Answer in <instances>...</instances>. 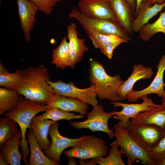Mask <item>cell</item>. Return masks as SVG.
Segmentation results:
<instances>
[{
    "label": "cell",
    "instance_id": "42",
    "mask_svg": "<svg viewBox=\"0 0 165 165\" xmlns=\"http://www.w3.org/2000/svg\"><path fill=\"white\" fill-rule=\"evenodd\" d=\"M164 129H165V127H164Z\"/></svg>",
    "mask_w": 165,
    "mask_h": 165
},
{
    "label": "cell",
    "instance_id": "30",
    "mask_svg": "<svg viewBox=\"0 0 165 165\" xmlns=\"http://www.w3.org/2000/svg\"><path fill=\"white\" fill-rule=\"evenodd\" d=\"M16 122L12 118L4 116L0 120V148L18 132Z\"/></svg>",
    "mask_w": 165,
    "mask_h": 165
},
{
    "label": "cell",
    "instance_id": "19",
    "mask_svg": "<svg viewBox=\"0 0 165 165\" xmlns=\"http://www.w3.org/2000/svg\"><path fill=\"white\" fill-rule=\"evenodd\" d=\"M88 105L78 99L55 94L46 105L48 108H58L64 111L75 112L83 115L87 112Z\"/></svg>",
    "mask_w": 165,
    "mask_h": 165
},
{
    "label": "cell",
    "instance_id": "18",
    "mask_svg": "<svg viewBox=\"0 0 165 165\" xmlns=\"http://www.w3.org/2000/svg\"><path fill=\"white\" fill-rule=\"evenodd\" d=\"M109 0L119 25L128 34L132 35L134 14L130 6L125 0Z\"/></svg>",
    "mask_w": 165,
    "mask_h": 165
},
{
    "label": "cell",
    "instance_id": "22",
    "mask_svg": "<svg viewBox=\"0 0 165 165\" xmlns=\"http://www.w3.org/2000/svg\"><path fill=\"white\" fill-rule=\"evenodd\" d=\"M22 137L20 129L15 135L8 140L1 148L0 156L9 164H21L23 155L19 151V146Z\"/></svg>",
    "mask_w": 165,
    "mask_h": 165
},
{
    "label": "cell",
    "instance_id": "13",
    "mask_svg": "<svg viewBox=\"0 0 165 165\" xmlns=\"http://www.w3.org/2000/svg\"><path fill=\"white\" fill-rule=\"evenodd\" d=\"M156 75L149 85L146 88L140 90H133L126 97L130 102H135L143 96L150 94H155L162 97L164 93V73L165 71V54L163 55L157 64Z\"/></svg>",
    "mask_w": 165,
    "mask_h": 165
},
{
    "label": "cell",
    "instance_id": "17",
    "mask_svg": "<svg viewBox=\"0 0 165 165\" xmlns=\"http://www.w3.org/2000/svg\"><path fill=\"white\" fill-rule=\"evenodd\" d=\"M153 73L151 68L145 67L140 63L134 64L132 73L127 80L122 83L118 90L120 101L126 99L127 96L133 91V87L138 81L149 79Z\"/></svg>",
    "mask_w": 165,
    "mask_h": 165
},
{
    "label": "cell",
    "instance_id": "21",
    "mask_svg": "<svg viewBox=\"0 0 165 165\" xmlns=\"http://www.w3.org/2000/svg\"><path fill=\"white\" fill-rule=\"evenodd\" d=\"M165 7V1L161 4L156 3L152 6L147 2H142L139 7L138 12L132 23L133 32H139L148 23V21L162 10Z\"/></svg>",
    "mask_w": 165,
    "mask_h": 165
},
{
    "label": "cell",
    "instance_id": "14",
    "mask_svg": "<svg viewBox=\"0 0 165 165\" xmlns=\"http://www.w3.org/2000/svg\"><path fill=\"white\" fill-rule=\"evenodd\" d=\"M76 25L72 22L67 27L70 61L69 67L74 69L77 63L81 61L84 53L89 48L85 43L84 38H79L76 30Z\"/></svg>",
    "mask_w": 165,
    "mask_h": 165
},
{
    "label": "cell",
    "instance_id": "12",
    "mask_svg": "<svg viewBox=\"0 0 165 165\" xmlns=\"http://www.w3.org/2000/svg\"><path fill=\"white\" fill-rule=\"evenodd\" d=\"M57 122L52 124L50 127L49 135L51 138V144L44 154L50 159L59 165L61 155L64 150L68 148L73 146L78 141L86 136L83 135L77 138H70L64 137L58 131Z\"/></svg>",
    "mask_w": 165,
    "mask_h": 165
},
{
    "label": "cell",
    "instance_id": "33",
    "mask_svg": "<svg viewBox=\"0 0 165 165\" xmlns=\"http://www.w3.org/2000/svg\"><path fill=\"white\" fill-rule=\"evenodd\" d=\"M33 3L38 8V10L47 15L52 13L53 7L57 3L61 0H28Z\"/></svg>",
    "mask_w": 165,
    "mask_h": 165
},
{
    "label": "cell",
    "instance_id": "15",
    "mask_svg": "<svg viewBox=\"0 0 165 165\" xmlns=\"http://www.w3.org/2000/svg\"><path fill=\"white\" fill-rule=\"evenodd\" d=\"M18 13L20 27L25 40L31 41V30L34 28L36 21L35 15L39 10L38 7L28 0H17Z\"/></svg>",
    "mask_w": 165,
    "mask_h": 165
},
{
    "label": "cell",
    "instance_id": "38",
    "mask_svg": "<svg viewBox=\"0 0 165 165\" xmlns=\"http://www.w3.org/2000/svg\"><path fill=\"white\" fill-rule=\"evenodd\" d=\"M68 159V165H77L78 164L77 161L75 159V158H70Z\"/></svg>",
    "mask_w": 165,
    "mask_h": 165
},
{
    "label": "cell",
    "instance_id": "28",
    "mask_svg": "<svg viewBox=\"0 0 165 165\" xmlns=\"http://www.w3.org/2000/svg\"><path fill=\"white\" fill-rule=\"evenodd\" d=\"M159 32L162 33L165 35V11L161 13L155 22L147 24L139 32V37L143 41H148Z\"/></svg>",
    "mask_w": 165,
    "mask_h": 165
},
{
    "label": "cell",
    "instance_id": "31",
    "mask_svg": "<svg viewBox=\"0 0 165 165\" xmlns=\"http://www.w3.org/2000/svg\"><path fill=\"white\" fill-rule=\"evenodd\" d=\"M86 115H78L74 113L63 111L58 108H48L43 114L37 116L39 119H51L54 121L65 120H70L83 118Z\"/></svg>",
    "mask_w": 165,
    "mask_h": 165
},
{
    "label": "cell",
    "instance_id": "35",
    "mask_svg": "<svg viewBox=\"0 0 165 165\" xmlns=\"http://www.w3.org/2000/svg\"><path fill=\"white\" fill-rule=\"evenodd\" d=\"M128 3L131 7L135 15L136 9V0H125Z\"/></svg>",
    "mask_w": 165,
    "mask_h": 165
},
{
    "label": "cell",
    "instance_id": "41",
    "mask_svg": "<svg viewBox=\"0 0 165 165\" xmlns=\"http://www.w3.org/2000/svg\"><path fill=\"white\" fill-rule=\"evenodd\" d=\"M160 165H165V159L162 162Z\"/></svg>",
    "mask_w": 165,
    "mask_h": 165
},
{
    "label": "cell",
    "instance_id": "20",
    "mask_svg": "<svg viewBox=\"0 0 165 165\" xmlns=\"http://www.w3.org/2000/svg\"><path fill=\"white\" fill-rule=\"evenodd\" d=\"M58 121L46 119H39L35 115L30 123L37 142L44 153L51 145L50 140L48 138L49 128L51 125Z\"/></svg>",
    "mask_w": 165,
    "mask_h": 165
},
{
    "label": "cell",
    "instance_id": "24",
    "mask_svg": "<svg viewBox=\"0 0 165 165\" xmlns=\"http://www.w3.org/2000/svg\"><path fill=\"white\" fill-rule=\"evenodd\" d=\"M27 136L31 151L28 165H58L45 155L37 142L31 128L27 131Z\"/></svg>",
    "mask_w": 165,
    "mask_h": 165
},
{
    "label": "cell",
    "instance_id": "43",
    "mask_svg": "<svg viewBox=\"0 0 165 165\" xmlns=\"http://www.w3.org/2000/svg\"><path fill=\"white\" fill-rule=\"evenodd\" d=\"M0 2H1V0H0Z\"/></svg>",
    "mask_w": 165,
    "mask_h": 165
},
{
    "label": "cell",
    "instance_id": "6",
    "mask_svg": "<svg viewBox=\"0 0 165 165\" xmlns=\"http://www.w3.org/2000/svg\"><path fill=\"white\" fill-rule=\"evenodd\" d=\"M105 141L101 138L87 136L80 139L70 149L64 152L67 158L81 160L105 156L108 151Z\"/></svg>",
    "mask_w": 165,
    "mask_h": 165
},
{
    "label": "cell",
    "instance_id": "4",
    "mask_svg": "<svg viewBox=\"0 0 165 165\" xmlns=\"http://www.w3.org/2000/svg\"><path fill=\"white\" fill-rule=\"evenodd\" d=\"M69 18L77 20L86 32H93L119 36L128 42L131 41L129 34L117 22L106 19L93 18L82 14L76 7L73 8L68 15Z\"/></svg>",
    "mask_w": 165,
    "mask_h": 165
},
{
    "label": "cell",
    "instance_id": "10",
    "mask_svg": "<svg viewBox=\"0 0 165 165\" xmlns=\"http://www.w3.org/2000/svg\"><path fill=\"white\" fill-rule=\"evenodd\" d=\"M141 99L143 100L140 104H127L119 101H111L110 104L114 108L122 107L120 111L111 112L113 115V118L119 120L118 124L122 128H126L131 122V119L140 112L148 111L160 106L154 103L151 97L148 98L147 95L142 97Z\"/></svg>",
    "mask_w": 165,
    "mask_h": 165
},
{
    "label": "cell",
    "instance_id": "2",
    "mask_svg": "<svg viewBox=\"0 0 165 165\" xmlns=\"http://www.w3.org/2000/svg\"><path fill=\"white\" fill-rule=\"evenodd\" d=\"M46 105L26 99L20 95L19 100L16 106L10 111L3 114L15 121L19 125L22 137L20 141L23 155L22 159L25 164L28 165L27 157L29 154L28 142L26 139L27 129L31 128L30 123L33 117L38 113L45 112L48 109Z\"/></svg>",
    "mask_w": 165,
    "mask_h": 165
},
{
    "label": "cell",
    "instance_id": "37",
    "mask_svg": "<svg viewBox=\"0 0 165 165\" xmlns=\"http://www.w3.org/2000/svg\"><path fill=\"white\" fill-rule=\"evenodd\" d=\"M136 9L135 17L137 16L138 12L140 6L142 2H146L147 0H136Z\"/></svg>",
    "mask_w": 165,
    "mask_h": 165
},
{
    "label": "cell",
    "instance_id": "26",
    "mask_svg": "<svg viewBox=\"0 0 165 165\" xmlns=\"http://www.w3.org/2000/svg\"><path fill=\"white\" fill-rule=\"evenodd\" d=\"M23 79V70L18 69L10 73L0 63V86L11 90H15Z\"/></svg>",
    "mask_w": 165,
    "mask_h": 165
},
{
    "label": "cell",
    "instance_id": "29",
    "mask_svg": "<svg viewBox=\"0 0 165 165\" xmlns=\"http://www.w3.org/2000/svg\"><path fill=\"white\" fill-rule=\"evenodd\" d=\"M20 95L15 90L0 88V115H3L16 105L20 98Z\"/></svg>",
    "mask_w": 165,
    "mask_h": 165
},
{
    "label": "cell",
    "instance_id": "34",
    "mask_svg": "<svg viewBox=\"0 0 165 165\" xmlns=\"http://www.w3.org/2000/svg\"><path fill=\"white\" fill-rule=\"evenodd\" d=\"M79 163L81 165H96L97 164L90 160H87L80 159Z\"/></svg>",
    "mask_w": 165,
    "mask_h": 165
},
{
    "label": "cell",
    "instance_id": "9",
    "mask_svg": "<svg viewBox=\"0 0 165 165\" xmlns=\"http://www.w3.org/2000/svg\"><path fill=\"white\" fill-rule=\"evenodd\" d=\"M49 83L56 95L78 99L93 106L98 104L95 86L93 83H91L90 87L83 89L76 87L72 82L66 83L61 80L56 82L50 80Z\"/></svg>",
    "mask_w": 165,
    "mask_h": 165
},
{
    "label": "cell",
    "instance_id": "39",
    "mask_svg": "<svg viewBox=\"0 0 165 165\" xmlns=\"http://www.w3.org/2000/svg\"><path fill=\"white\" fill-rule=\"evenodd\" d=\"M161 104L163 106L165 107V82H164V93L163 96L161 97Z\"/></svg>",
    "mask_w": 165,
    "mask_h": 165
},
{
    "label": "cell",
    "instance_id": "3",
    "mask_svg": "<svg viewBox=\"0 0 165 165\" xmlns=\"http://www.w3.org/2000/svg\"><path fill=\"white\" fill-rule=\"evenodd\" d=\"M89 78L91 83L95 86L97 96L100 100L111 101H120L118 90L124 82L119 75L111 76L106 72L102 64L97 61L90 58Z\"/></svg>",
    "mask_w": 165,
    "mask_h": 165
},
{
    "label": "cell",
    "instance_id": "1",
    "mask_svg": "<svg viewBox=\"0 0 165 165\" xmlns=\"http://www.w3.org/2000/svg\"><path fill=\"white\" fill-rule=\"evenodd\" d=\"M23 73V79L15 91L26 99L46 105L55 94L49 84L50 77L45 65L31 66Z\"/></svg>",
    "mask_w": 165,
    "mask_h": 165
},
{
    "label": "cell",
    "instance_id": "5",
    "mask_svg": "<svg viewBox=\"0 0 165 165\" xmlns=\"http://www.w3.org/2000/svg\"><path fill=\"white\" fill-rule=\"evenodd\" d=\"M114 137L119 147L123 149L127 158V163L132 165L135 161L147 165H153L147 151L140 146L129 134L126 128H122L118 124L114 125Z\"/></svg>",
    "mask_w": 165,
    "mask_h": 165
},
{
    "label": "cell",
    "instance_id": "16",
    "mask_svg": "<svg viewBox=\"0 0 165 165\" xmlns=\"http://www.w3.org/2000/svg\"><path fill=\"white\" fill-rule=\"evenodd\" d=\"M89 38L96 49L109 59H112L114 50L122 43L128 41L121 37L113 35H105L93 32H86Z\"/></svg>",
    "mask_w": 165,
    "mask_h": 165
},
{
    "label": "cell",
    "instance_id": "11",
    "mask_svg": "<svg viewBox=\"0 0 165 165\" xmlns=\"http://www.w3.org/2000/svg\"><path fill=\"white\" fill-rule=\"evenodd\" d=\"M78 9L86 17L111 20L118 23L109 0H80Z\"/></svg>",
    "mask_w": 165,
    "mask_h": 165
},
{
    "label": "cell",
    "instance_id": "27",
    "mask_svg": "<svg viewBox=\"0 0 165 165\" xmlns=\"http://www.w3.org/2000/svg\"><path fill=\"white\" fill-rule=\"evenodd\" d=\"M110 146L109 154L106 157H98L90 160L100 165H125L122 158L124 151L121 148L119 150L116 139L110 144Z\"/></svg>",
    "mask_w": 165,
    "mask_h": 165
},
{
    "label": "cell",
    "instance_id": "25",
    "mask_svg": "<svg viewBox=\"0 0 165 165\" xmlns=\"http://www.w3.org/2000/svg\"><path fill=\"white\" fill-rule=\"evenodd\" d=\"M67 39V37H64L60 45L52 51V64L62 70L69 67L70 64V57Z\"/></svg>",
    "mask_w": 165,
    "mask_h": 165
},
{
    "label": "cell",
    "instance_id": "7",
    "mask_svg": "<svg viewBox=\"0 0 165 165\" xmlns=\"http://www.w3.org/2000/svg\"><path fill=\"white\" fill-rule=\"evenodd\" d=\"M93 107L91 112L86 113V120L82 121L69 122V123L75 129H88L93 132L101 131L106 133L109 138H113L114 129H110L108 124L109 119L113 116V114L111 112H105L101 105L98 104Z\"/></svg>",
    "mask_w": 165,
    "mask_h": 165
},
{
    "label": "cell",
    "instance_id": "23",
    "mask_svg": "<svg viewBox=\"0 0 165 165\" xmlns=\"http://www.w3.org/2000/svg\"><path fill=\"white\" fill-rule=\"evenodd\" d=\"M130 120L133 123L151 124L164 128L165 107L161 105L151 110L139 113Z\"/></svg>",
    "mask_w": 165,
    "mask_h": 165
},
{
    "label": "cell",
    "instance_id": "32",
    "mask_svg": "<svg viewBox=\"0 0 165 165\" xmlns=\"http://www.w3.org/2000/svg\"><path fill=\"white\" fill-rule=\"evenodd\" d=\"M153 165H160L165 159V134L156 145L147 151Z\"/></svg>",
    "mask_w": 165,
    "mask_h": 165
},
{
    "label": "cell",
    "instance_id": "8",
    "mask_svg": "<svg viewBox=\"0 0 165 165\" xmlns=\"http://www.w3.org/2000/svg\"><path fill=\"white\" fill-rule=\"evenodd\" d=\"M134 140L146 151L158 143L165 134V129L149 124L131 122L126 128Z\"/></svg>",
    "mask_w": 165,
    "mask_h": 165
},
{
    "label": "cell",
    "instance_id": "40",
    "mask_svg": "<svg viewBox=\"0 0 165 165\" xmlns=\"http://www.w3.org/2000/svg\"><path fill=\"white\" fill-rule=\"evenodd\" d=\"M0 165H8L9 164L7 163L3 159L2 156H0Z\"/></svg>",
    "mask_w": 165,
    "mask_h": 165
},
{
    "label": "cell",
    "instance_id": "36",
    "mask_svg": "<svg viewBox=\"0 0 165 165\" xmlns=\"http://www.w3.org/2000/svg\"><path fill=\"white\" fill-rule=\"evenodd\" d=\"M165 1V0H147V2L150 6H152L156 3L161 4L163 3Z\"/></svg>",
    "mask_w": 165,
    "mask_h": 165
}]
</instances>
